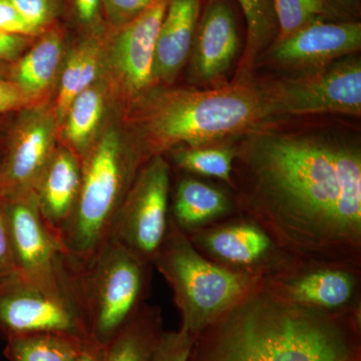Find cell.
Returning <instances> with one entry per match:
<instances>
[{"label":"cell","instance_id":"cell-1","mask_svg":"<svg viewBox=\"0 0 361 361\" xmlns=\"http://www.w3.org/2000/svg\"><path fill=\"white\" fill-rule=\"evenodd\" d=\"M237 149L242 205L291 264L357 269L361 151L331 130H252Z\"/></svg>","mask_w":361,"mask_h":361},{"label":"cell","instance_id":"cell-2","mask_svg":"<svg viewBox=\"0 0 361 361\" xmlns=\"http://www.w3.org/2000/svg\"><path fill=\"white\" fill-rule=\"evenodd\" d=\"M360 310L285 300L264 283L196 336L187 361H361Z\"/></svg>","mask_w":361,"mask_h":361},{"label":"cell","instance_id":"cell-3","mask_svg":"<svg viewBox=\"0 0 361 361\" xmlns=\"http://www.w3.org/2000/svg\"><path fill=\"white\" fill-rule=\"evenodd\" d=\"M272 118L264 87L250 78L213 89L158 94L145 111L142 127L153 157L174 147L219 145Z\"/></svg>","mask_w":361,"mask_h":361},{"label":"cell","instance_id":"cell-4","mask_svg":"<svg viewBox=\"0 0 361 361\" xmlns=\"http://www.w3.org/2000/svg\"><path fill=\"white\" fill-rule=\"evenodd\" d=\"M152 265L165 278L180 311V329L196 336L265 281V275L230 269L197 250L169 220L165 239Z\"/></svg>","mask_w":361,"mask_h":361},{"label":"cell","instance_id":"cell-5","mask_svg":"<svg viewBox=\"0 0 361 361\" xmlns=\"http://www.w3.org/2000/svg\"><path fill=\"white\" fill-rule=\"evenodd\" d=\"M149 266L111 239L87 262L65 254L66 294L92 341L106 344L145 303Z\"/></svg>","mask_w":361,"mask_h":361},{"label":"cell","instance_id":"cell-6","mask_svg":"<svg viewBox=\"0 0 361 361\" xmlns=\"http://www.w3.org/2000/svg\"><path fill=\"white\" fill-rule=\"evenodd\" d=\"M137 159L128 158L120 137L108 132L85 156L77 206L59 232L63 253L89 261L111 238V230L135 176Z\"/></svg>","mask_w":361,"mask_h":361},{"label":"cell","instance_id":"cell-7","mask_svg":"<svg viewBox=\"0 0 361 361\" xmlns=\"http://www.w3.org/2000/svg\"><path fill=\"white\" fill-rule=\"evenodd\" d=\"M263 85L274 118L361 115V61L357 56Z\"/></svg>","mask_w":361,"mask_h":361},{"label":"cell","instance_id":"cell-8","mask_svg":"<svg viewBox=\"0 0 361 361\" xmlns=\"http://www.w3.org/2000/svg\"><path fill=\"white\" fill-rule=\"evenodd\" d=\"M170 166L161 155L135 176L111 230V240L152 265L170 220Z\"/></svg>","mask_w":361,"mask_h":361},{"label":"cell","instance_id":"cell-9","mask_svg":"<svg viewBox=\"0 0 361 361\" xmlns=\"http://www.w3.org/2000/svg\"><path fill=\"white\" fill-rule=\"evenodd\" d=\"M4 201L18 274L49 295L71 303L66 295L65 253L58 235L40 216L35 192Z\"/></svg>","mask_w":361,"mask_h":361},{"label":"cell","instance_id":"cell-10","mask_svg":"<svg viewBox=\"0 0 361 361\" xmlns=\"http://www.w3.org/2000/svg\"><path fill=\"white\" fill-rule=\"evenodd\" d=\"M58 332L90 338L75 308L16 273L0 283V336Z\"/></svg>","mask_w":361,"mask_h":361},{"label":"cell","instance_id":"cell-11","mask_svg":"<svg viewBox=\"0 0 361 361\" xmlns=\"http://www.w3.org/2000/svg\"><path fill=\"white\" fill-rule=\"evenodd\" d=\"M360 47L357 20H317L286 39L275 40L262 56L277 68L305 73L353 56Z\"/></svg>","mask_w":361,"mask_h":361},{"label":"cell","instance_id":"cell-12","mask_svg":"<svg viewBox=\"0 0 361 361\" xmlns=\"http://www.w3.org/2000/svg\"><path fill=\"white\" fill-rule=\"evenodd\" d=\"M357 269L334 265L290 264L268 275L264 285L273 293L297 305L329 312L360 310Z\"/></svg>","mask_w":361,"mask_h":361},{"label":"cell","instance_id":"cell-13","mask_svg":"<svg viewBox=\"0 0 361 361\" xmlns=\"http://www.w3.org/2000/svg\"><path fill=\"white\" fill-rule=\"evenodd\" d=\"M197 250L213 262L230 269L272 273L271 261L284 268L290 264L273 240L253 220H238L188 233Z\"/></svg>","mask_w":361,"mask_h":361},{"label":"cell","instance_id":"cell-14","mask_svg":"<svg viewBox=\"0 0 361 361\" xmlns=\"http://www.w3.org/2000/svg\"><path fill=\"white\" fill-rule=\"evenodd\" d=\"M236 14L230 0H206L190 51V80L220 85L240 49Z\"/></svg>","mask_w":361,"mask_h":361},{"label":"cell","instance_id":"cell-15","mask_svg":"<svg viewBox=\"0 0 361 361\" xmlns=\"http://www.w3.org/2000/svg\"><path fill=\"white\" fill-rule=\"evenodd\" d=\"M168 0H155L139 16L118 28L114 54L116 71L126 89L139 94L154 80V59L159 30Z\"/></svg>","mask_w":361,"mask_h":361},{"label":"cell","instance_id":"cell-16","mask_svg":"<svg viewBox=\"0 0 361 361\" xmlns=\"http://www.w3.org/2000/svg\"><path fill=\"white\" fill-rule=\"evenodd\" d=\"M52 155L51 122L39 118L25 125L0 165V198L35 192Z\"/></svg>","mask_w":361,"mask_h":361},{"label":"cell","instance_id":"cell-17","mask_svg":"<svg viewBox=\"0 0 361 361\" xmlns=\"http://www.w3.org/2000/svg\"><path fill=\"white\" fill-rule=\"evenodd\" d=\"M82 185V164L68 149L54 153L35 190L42 220L58 235L77 206Z\"/></svg>","mask_w":361,"mask_h":361},{"label":"cell","instance_id":"cell-18","mask_svg":"<svg viewBox=\"0 0 361 361\" xmlns=\"http://www.w3.org/2000/svg\"><path fill=\"white\" fill-rule=\"evenodd\" d=\"M202 0H168L157 39L154 80L172 84L189 59Z\"/></svg>","mask_w":361,"mask_h":361},{"label":"cell","instance_id":"cell-19","mask_svg":"<svg viewBox=\"0 0 361 361\" xmlns=\"http://www.w3.org/2000/svg\"><path fill=\"white\" fill-rule=\"evenodd\" d=\"M170 209V219L188 234L227 215L231 201L217 188L194 178H184L176 187Z\"/></svg>","mask_w":361,"mask_h":361},{"label":"cell","instance_id":"cell-20","mask_svg":"<svg viewBox=\"0 0 361 361\" xmlns=\"http://www.w3.org/2000/svg\"><path fill=\"white\" fill-rule=\"evenodd\" d=\"M163 334L160 308L142 304L104 344V361H149Z\"/></svg>","mask_w":361,"mask_h":361},{"label":"cell","instance_id":"cell-21","mask_svg":"<svg viewBox=\"0 0 361 361\" xmlns=\"http://www.w3.org/2000/svg\"><path fill=\"white\" fill-rule=\"evenodd\" d=\"M246 20L245 49L234 80H250L252 71L275 42L278 25L271 0H237Z\"/></svg>","mask_w":361,"mask_h":361},{"label":"cell","instance_id":"cell-22","mask_svg":"<svg viewBox=\"0 0 361 361\" xmlns=\"http://www.w3.org/2000/svg\"><path fill=\"white\" fill-rule=\"evenodd\" d=\"M85 341L71 334L39 332L6 339L8 361H75Z\"/></svg>","mask_w":361,"mask_h":361},{"label":"cell","instance_id":"cell-23","mask_svg":"<svg viewBox=\"0 0 361 361\" xmlns=\"http://www.w3.org/2000/svg\"><path fill=\"white\" fill-rule=\"evenodd\" d=\"M63 42L58 32L45 33L21 59L16 71L18 87L23 94H39L47 89L58 71Z\"/></svg>","mask_w":361,"mask_h":361},{"label":"cell","instance_id":"cell-24","mask_svg":"<svg viewBox=\"0 0 361 361\" xmlns=\"http://www.w3.org/2000/svg\"><path fill=\"white\" fill-rule=\"evenodd\" d=\"M99 47L94 40L82 42L71 52L61 75L56 101V116L59 121L66 118L73 99L89 89L96 78L99 68Z\"/></svg>","mask_w":361,"mask_h":361},{"label":"cell","instance_id":"cell-25","mask_svg":"<svg viewBox=\"0 0 361 361\" xmlns=\"http://www.w3.org/2000/svg\"><path fill=\"white\" fill-rule=\"evenodd\" d=\"M237 149L210 145L202 147H177L173 160L178 167L203 177L215 178L233 187V172Z\"/></svg>","mask_w":361,"mask_h":361},{"label":"cell","instance_id":"cell-26","mask_svg":"<svg viewBox=\"0 0 361 361\" xmlns=\"http://www.w3.org/2000/svg\"><path fill=\"white\" fill-rule=\"evenodd\" d=\"M103 97L97 90L89 89L78 94L66 113V137L75 155H84L102 115Z\"/></svg>","mask_w":361,"mask_h":361},{"label":"cell","instance_id":"cell-27","mask_svg":"<svg viewBox=\"0 0 361 361\" xmlns=\"http://www.w3.org/2000/svg\"><path fill=\"white\" fill-rule=\"evenodd\" d=\"M276 18V39H286L304 26L329 16H341L324 0H271Z\"/></svg>","mask_w":361,"mask_h":361},{"label":"cell","instance_id":"cell-28","mask_svg":"<svg viewBox=\"0 0 361 361\" xmlns=\"http://www.w3.org/2000/svg\"><path fill=\"white\" fill-rule=\"evenodd\" d=\"M195 338L183 330L164 331L149 361H187Z\"/></svg>","mask_w":361,"mask_h":361},{"label":"cell","instance_id":"cell-29","mask_svg":"<svg viewBox=\"0 0 361 361\" xmlns=\"http://www.w3.org/2000/svg\"><path fill=\"white\" fill-rule=\"evenodd\" d=\"M155 0H103L106 18L116 30L135 20Z\"/></svg>","mask_w":361,"mask_h":361},{"label":"cell","instance_id":"cell-30","mask_svg":"<svg viewBox=\"0 0 361 361\" xmlns=\"http://www.w3.org/2000/svg\"><path fill=\"white\" fill-rule=\"evenodd\" d=\"M23 18L37 32H42L54 18V0H9Z\"/></svg>","mask_w":361,"mask_h":361},{"label":"cell","instance_id":"cell-31","mask_svg":"<svg viewBox=\"0 0 361 361\" xmlns=\"http://www.w3.org/2000/svg\"><path fill=\"white\" fill-rule=\"evenodd\" d=\"M0 32L25 37L39 33L9 0H0Z\"/></svg>","mask_w":361,"mask_h":361},{"label":"cell","instance_id":"cell-32","mask_svg":"<svg viewBox=\"0 0 361 361\" xmlns=\"http://www.w3.org/2000/svg\"><path fill=\"white\" fill-rule=\"evenodd\" d=\"M6 212V201L0 198V283L16 274Z\"/></svg>","mask_w":361,"mask_h":361},{"label":"cell","instance_id":"cell-33","mask_svg":"<svg viewBox=\"0 0 361 361\" xmlns=\"http://www.w3.org/2000/svg\"><path fill=\"white\" fill-rule=\"evenodd\" d=\"M78 20L85 25H92L99 20L103 0H73Z\"/></svg>","mask_w":361,"mask_h":361},{"label":"cell","instance_id":"cell-34","mask_svg":"<svg viewBox=\"0 0 361 361\" xmlns=\"http://www.w3.org/2000/svg\"><path fill=\"white\" fill-rule=\"evenodd\" d=\"M25 37L0 32V59H13L25 47Z\"/></svg>","mask_w":361,"mask_h":361},{"label":"cell","instance_id":"cell-35","mask_svg":"<svg viewBox=\"0 0 361 361\" xmlns=\"http://www.w3.org/2000/svg\"><path fill=\"white\" fill-rule=\"evenodd\" d=\"M23 92L20 87L0 82V113L13 110L23 103Z\"/></svg>","mask_w":361,"mask_h":361},{"label":"cell","instance_id":"cell-36","mask_svg":"<svg viewBox=\"0 0 361 361\" xmlns=\"http://www.w3.org/2000/svg\"><path fill=\"white\" fill-rule=\"evenodd\" d=\"M339 16L355 20L360 13V0H324Z\"/></svg>","mask_w":361,"mask_h":361},{"label":"cell","instance_id":"cell-37","mask_svg":"<svg viewBox=\"0 0 361 361\" xmlns=\"http://www.w3.org/2000/svg\"><path fill=\"white\" fill-rule=\"evenodd\" d=\"M75 361H104L103 345L92 339L85 341L82 353Z\"/></svg>","mask_w":361,"mask_h":361}]
</instances>
